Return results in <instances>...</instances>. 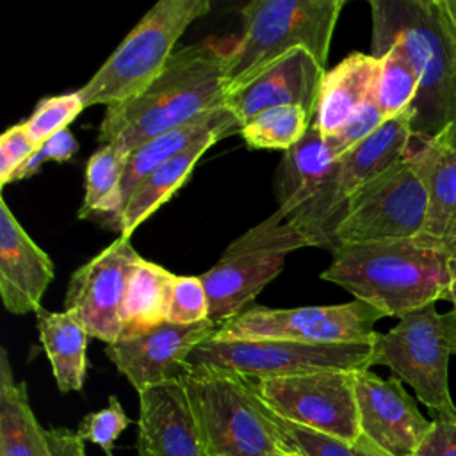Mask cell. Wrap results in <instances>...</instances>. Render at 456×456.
<instances>
[{
  "label": "cell",
  "instance_id": "cell-26",
  "mask_svg": "<svg viewBox=\"0 0 456 456\" xmlns=\"http://www.w3.org/2000/svg\"><path fill=\"white\" fill-rule=\"evenodd\" d=\"M175 274L142 256L134 265L121 308V337L128 338L167 322V296Z\"/></svg>",
  "mask_w": 456,
  "mask_h": 456
},
{
  "label": "cell",
  "instance_id": "cell-27",
  "mask_svg": "<svg viewBox=\"0 0 456 456\" xmlns=\"http://www.w3.org/2000/svg\"><path fill=\"white\" fill-rule=\"evenodd\" d=\"M126 151L102 144L87 160L86 192L78 210L80 219H93L110 230L119 223V189L128 162Z\"/></svg>",
  "mask_w": 456,
  "mask_h": 456
},
{
  "label": "cell",
  "instance_id": "cell-28",
  "mask_svg": "<svg viewBox=\"0 0 456 456\" xmlns=\"http://www.w3.org/2000/svg\"><path fill=\"white\" fill-rule=\"evenodd\" d=\"M378 75L372 89V102L390 119L411 109L419 94V77L401 46L392 45L378 57Z\"/></svg>",
  "mask_w": 456,
  "mask_h": 456
},
{
  "label": "cell",
  "instance_id": "cell-30",
  "mask_svg": "<svg viewBox=\"0 0 456 456\" xmlns=\"http://www.w3.org/2000/svg\"><path fill=\"white\" fill-rule=\"evenodd\" d=\"M78 91L46 96L43 98L34 112L21 123L30 141L39 146L57 132L68 128V125L84 110Z\"/></svg>",
  "mask_w": 456,
  "mask_h": 456
},
{
  "label": "cell",
  "instance_id": "cell-1",
  "mask_svg": "<svg viewBox=\"0 0 456 456\" xmlns=\"http://www.w3.org/2000/svg\"><path fill=\"white\" fill-rule=\"evenodd\" d=\"M321 278L403 319L449 296L456 280V246L419 233L411 239L340 246Z\"/></svg>",
  "mask_w": 456,
  "mask_h": 456
},
{
  "label": "cell",
  "instance_id": "cell-37",
  "mask_svg": "<svg viewBox=\"0 0 456 456\" xmlns=\"http://www.w3.org/2000/svg\"><path fill=\"white\" fill-rule=\"evenodd\" d=\"M413 456H456V420L433 419Z\"/></svg>",
  "mask_w": 456,
  "mask_h": 456
},
{
  "label": "cell",
  "instance_id": "cell-39",
  "mask_svg": "<svg viewBox=\"0 0 456 456\" xmlns=\"http://www.w3.org/2000/svg\"><path fill=\"white\" fill-rule=\"evenodd\" d=\"M48 440L52 445V451L55 456H69L66 440H64V429H50L48 431Z\"/></svg>",
  "mask_w": 456,
  "mask_h": 456
},
{
  "label": "cell",
  "instance_id": "cell-19",
  "mask_svg": "<svg viewBox=\"0 0 456 456\" xmlns=\"http://www.w3.org/2000/svg\"><path fill=\"white\" fill-rule=\"evenodd\" d=\"M53 262L14 217L0 196V296L7 312H37L50 281Z\"/></svg>",
  "mask_w": 456,
  "mask_h": 456
},
{
  "label": "cell",
  "instance_id": "cell-24",
  "mask_svg": "<svg viewBox=\"0 0 456 456\" xmlns=\"http://www.w3.org/2000/svg\"><path fill=\"white\" fill-rule=\"evenodd\" d=\"M0 456H55L48 431L37 422L25 381H16L5 347H0Z\"/></svg>",
  "mask_w": 456,
  "mask_h": 456
},
{
  "label": "cell",
  "instance_id": "cell-35",
  "mask_svg": "<svg viewBox=\"0 0 456 456\" xmlns=\"http://www.w3.org/2000/svg\"><path fill=\"white\" fill-rule=\"evenodd\" d=\"M77 150H78V142L68 128L57 132L55 135H52L50 139H46L43 144L37 146V150L32 153V157L12 175L11 183L30 178L48 160H53V162L71 160L73 155L77 153Z\"/></svg>",
  "mask_w": 456,
  "mask_h": 456
},
{
  "label": "cell",
  "instance_id": "cell-18",
  "mask_svg": "<svg viewBox=\"0 0 456 456\" xmlns=\"http://www.w3.org/2000/svg\"><path fill=\"white\" fill-rule=\"evenodd\" d=\"M137 394V456H208L182 379Z\"/></svg>",
  "mask_w": 456,
  "mask_h": 456
},
{
  "label": "cell",
  "instance_id": "cell-23",
  "mask_svg": "<svg viewBox=\"0 0 456 456\" xmlns=\"http://www.w3.org/2000/svg\"><path fill=\"white\" fill-rule=\"evenodd\" d=\"M230 134L226 132H216L210 134L175 157L167 159L160 166H157L148 176H144L137 187L132 191L123 214L119 217L118 232L121 237H128L134 233V230L146 221L160 205H164L191 176L196 162L203 157V153L214 146L219 139L226 137Z\"/></svg>",
  "mask_w": 456,
  "mask_h": 456
},
{
  "label": "cell",
  "instance_id": "cell-3",
  "mask_svg": "<svg viewBox=\"0 0 456 456\" xmlns=\"http://www.w3.org/2000/svg\"><path fill=\"white\" fill-rule=\"evenodd\" d=\"M370 55L397 45L419 77L411 135L436 137L456 109V28L445 0H370Z\"/></svg>",
  "mask_w": 456,
  "mask_h": 456
},
{
  "label": "cell",
  "instance_id": "cell-43",
  "mask_svg": "<svg viewBox=\"0 0 456 456\" xmlns=\"http://www.w3.org/2000/svg\"><path fill=\"white\" fill-rule=\"evenodd\" d=\"M447 301H451V303H452V308L456 310V280H454V283H452V287H451V290H449Z\"/></svg>",
  "mask_w": 456,
  "mask_h": 456
},
{
  "label": "cell",
  "instance_id": "cell-2",
  "mask_svg": "<svg viewBox=\"0 0 456 456\" xmlns=\"http://www.w3.org/2000/svg\"><path fill=\"white\" fill-rule=\"evenodd\" d=\"M230 48L208 37L175 52L142 93L105 109L98 141L130 153L148 139L221 107L228 93Z\"/></svg>",
  "mask_w": 456,
  "mask_h": 456
},
{
  "label": "cell",
  "instance_id": "cell-21",
  "mask_svg": "<svg viewBox=\"0 0 456 456\" xmlns=\"http://www.w3.org/2000/svg\"><path fill=\"white\" fill-rule=\"evenodd\" d=\"M338 159L330 139L312 125L294 146L283 151L276 167L273 180L276 210L287 219L306 205L330 176Z\"/></svg>",
  "mask_w": 456,
  "mask_h": 456
},
{
  "label": "cell",
  "instance_id": "cell-12",
  "mask_svg": "<svg viewBox=\"0 0 456 456\" xmlns=\"http://www.w3.org/2000/svg\"><path fill=\"white\" fill-rule=\"evenodd\" d=\"M385 315L365 301L269 308L251 306L219 324L217 340H292L303 344H370Z\"/></svg>",
  "mask_w": 456,
  "mask_h": 456
},
{
  "label": "cell",
  "instance_id": "cell-25",
  "mask_svg": "<svg viewBox=\"0 0 456 456\" xmlns=\"http://www.w3.org/2000/svg\"><path fill=\"white\" fill-rule=\"evenodd\" d=\"M36 317L39 340L50 360L57 388L64 394L82 390L87 374V331L66 312L39 308Z\"/></svg>",
  "mask_w": 456,
  "mask_h": 456
},
{
  "label": "cell",
  "instance_id": "cell-36",
  "mask_svg": "<svg viewBox=\"0 0 456 456\" xmlns=\"http://www.w3.org/2000/svg\"><path fill=\"white\" fill-rule=\"evenodd\" d=\"M37 146L30 141L21 123L9 126L0 137V185L11 183L12 175L32 157Z\"/></svg>",
  "mask_w": 456,
  "mask_h": 456
},
{
  "label": "cell",
  "instance_id": "cell-22",
  "mask_svg": "<svg viewBox=\"0 0 456 456\" xmlns=\"http://www.w3.org/2000/svg\"><path fill=\"white\" fill-rule=\"evenodd\" d=\"M378 64V57L353 52L337 66L326 69L314 119V126L324 137L340 132L358 107L372 98Z\"/></svg>",
  "mask_w": 456,
  "mask_h": 456
},
{
  "label": "cell",
  "instance_id": "cell-32",
  "mask_svg": "<svg viewBox=\"0 0 456 456\" xmlns=\"http://www.w3.org/2000/svg\"><path fill=\"white\" fill-rule=\"evenodd\" d=\"M130 422L132 420L125 413L119 399L116 395H110L105 408L87 413L80 420L77 435L82 442H91L98 445L105 452V456H114V444Z\"/></svg>",
  "mask_w": 456,
  "mask_h": 456
},
{
  "label": "cell",
  "instance_id": "cell-44",
  "mask_svg": "<svg viewBox=\"0 0 456 456\" xmlns=\"http://www.w3.org/2000/svg\"><path fill=\"white\" fill-rule=\"evenodd\" d=\"M285 456H296V454H285Z\"/></svg>",
  "mask_w": 456,
  "mask_h": 456
},
{
  "label": "cell",
  "instance_id": "cell-31",
  "mask_svg": "<svg viewBox=\"0 0 456 456\" xmlns=\"http://www.w3.org/2000/svg\"><path fill=\"white\" fill-rule=\"evenodd\" d=\"M208 319V297L201 276H176L169 285L167 322L196 324Z\"/></svg>",
  "mask_w": 456,
  "mask_h": 456
},
{
  "label": "cell",
  "instance_id": "cell-33",
  "mask_svg": "<svg viewBox=\"0 0 456 456\" xmlns=\"http://www.w3.org/2000/svg\"><path fill=\"white\" fill-rule=\"evenodd\" d=\"M278 426L289 447V454L296 456H356L353 444L337 436L289 422L278 417Z\"/></svg>",
  "mask_w": 456,
  "mask_h": 456
},
{
  "label": "cell",
  "instance_id": "cell-8",
  "mask_svg": "<svg viewBox=\"0 0 456 456\" xmlns=\"http://www.w3.org/2000/svg\"><path fill=\"white\" fill-rule=\"evenodd\" d=\"M411 141V109L387 119L360 144L344 153L315 196L287 221L317 248L335 251V230L349 200L367 183L399 162Z\"/></svg>",
  "mask_w": 456,
  "mask_h": 456
},
{
  "label": "cell",
  "instance_id": "cell-9",
  "mask_svg": "<svg viewBox=\"0 0 456 456\" xmlns=\"http://www.w3.org/2000/svg\"><path fill=\"white\" fill-rule=\"evenodd\" d=\"M314 246L281 212H274L240 237L201 274L208 297V319L223 324L242 308L283 269L289 253Z\"/></svg>",
  "mask_w": 456,
  "mask_h": 456
},
{
  "label": "cell",
  "instance_id": "cell-13",
  "mask_svg": "<svg viewBox=\"0 0 456 456\" xmlns=\"http://www.w3.org/2000/svg\"><path fill=\"white\" fill-rule=\"evenodd\" d=\"M354 374L319 370L260 379L255 385L278 417L354 444L362 436Z\"/></svg>",
  "mask_w": 456,
  "mask_h": 456
},
{
  "label": "cell",
  "instance_id": "cell-34",
  "mask_svg": "<svg viewBox=\"0 0 456 456\" xmlns=\"http://www.w3.org/2000/svg\"><path fill=\"white\" fill-rule=\"evenodd\" d=\"M385 116L379 112L372 98H369L363 105L358 107V110L346 121V125L337 132L335 135L328 137L338 157L347 153L351 148L360 144L363 139H367L372 132H376L383 123Z\"/></svg>",
  "mask_w": 456,
  "mask_h": 456
},
{
  "label": "cell",
  "instance_id": "cell-15",
  "mask_svg": "<svg viewBox=\"0 0 456 456\" xmlns=\"http://www.w3.org/2000/svg\"><path fill=\"white\" fill-rule=\"evenodd\" d=\"M217 324L210 319L196 324L164 322L135 337L105 344L107 358L130 385L141 392L148 387L182 379L192 349L210 338Z\"/></svg>",
  "mask_w": 456,
  "mask_h": 456
},
{
  "label": "cell",
  "instance_id": "cell-42",
  "mask_svg": "<svg viewBox=\"0 0 456 456\" xmlns=\"http://www.w3.org/2000/svg\"><path fill=\"white\" fill-rule=\"evenodd\" d=\"M447 2V9H449V14L452 18V23H454V28H456V0H445Z\"/></svg>",
  "mask_w": 456,
  "mask_h": 456
},
{
  "label": "cell",
  "instance_id": "cell-14",
  "mask_svg": "<svg viewBox=\"0 0 456 456\" xmlns=\"http://www.w3.org/2000/svg\"><path fill=\"white\" fill-rule=\"evenodd\" d=\"M139 258L130 239L119 235L71 274L64 312L75 317L89 337L105 344L119 340L126 283Z\"/></svg>",
  "mask_w": 456,
  "mask_h": 456
},
{
  "label": "cell",
  "instance_id": "cell-10",
  "mask_svg": "<svg viewBox=\"0 0 456 456\" xmlns=\"http://www.w3.org/2000/svg\"><path fill=\"white\" fill-rule=\"evenodd\" d=\"M370 344H303L292 340H217L198 344L191 367H216L253 381L319 370L360 372L372 367Z\"/></svg>",
  "mask_w": 456,
  "mask_h": 456
},
{
  "label": "cell",
  "instance_id": "cell-29",
  "mask_svg": "<svg viewBox=\"0 0 456 456\" xmlns=\"http://www.w3.org/2000/svg\"><path fill=\"white\" fill-rule=\"evenodd\" d=\"M314 125L310 114L299 105H280L255 116L240 128V135L249 148L289 150Z\"/></svg>",
  "mask_w": 456,
  "mask_h": 456
},
{
  "label": "cell",
  "instance_id": "cell-16",
  "mask_svg": "<svg viewBox=\"0 0 456 456\" xmlns=\"http://www.w3.org/2000/svg\"><path fill=\"white\" fill-rule=\"evenodd\" d=\"M360 431L392 456H413L431 420L397 378L383 379L370 369L354 374Z\"/></svg>",
  "mask_w": 456,
  "mask_h": 456
},
{
  "label": "cell",
  "instance_id": "cell-6",
  "mask_svg": "<svg viewBox=\"0 0 456 456\" xmlns=\"http://www.w3.org/2000/svg\"><path fill=\"white\" fill-rule=\"evenodd\" d=\"M210 7L208 0H159L78 89L84 107H110L142 93L162 73L187 27Z\"/></svg>",
  "mask_w": 456,
  "mask_h": 456
},
{
  "label": "cell",
  "instance_id": "cell-41",
  "mask_svg": "<svg viewBox=\"0 0 456 456\" xmlns=\"http://www.w3.org/2000/svg\"><path fill=\"white\" fill-rule=\"evenodd\" d=\"M442 135H444L445 141L456 150V109H454V114H452L451 123L445 126V130L442 132Z\"/></svg>",
  "mask_w": 456,
  "mask_h": 456
},
{
  "label": "cell",
  "instance_id": "cell-5",
  "mask_svg": "<svg viewBox=\"0 0 456 456\" xmlns=\"http://www.w3.org/2000/svg\"><path fill=\"white\" fill-rule=\"evenodd\" d=\"M344 0H251L240 7L242 34L228 55V93L285 53L305 48L322 68ZM328 69V68H326Z\"/></svg>",
  "mask_w": 456,
  "mask_h": 456
},
{
  "label": "cell",
  "instance_id": "cell-4",
  "mask_svg": "<svg viewBox=\"0 0 456 456\" xmlns=\"http://www.w3.org/2000/svg\"><path fill=\"white\" fill-rule=\"evenodd\" d=\"M182 383L196 413L208 456H285L278 415L253 379L216 367H191Z\"/></svg>",
  "mask_w": 456,
  "mask_h": 456
},
{
  "label": "cell",
  "instance_id": "cell-20",
  "mask_svg": "<svg viewBox=\"0 0 456 456\" xmlns=\"http://www.w3.org/2000/svg\"><path fill=\"white\" fill-rule=\"evenodd\" d=\"M406 153L415 162L428 192L422 233L456 246V150L442 134L411 135Z\"/></svg>",
  "mask_w": 456,
  "mask_h": 456
},
{
  "label": "cell",
  "instance_id": "cell-11",
  "mask_svg": "<svg viewBox=\"0 0 456 456\" xmlns=\"http://www.w3.org/2000/svg\"><path fill=\"white\" fill-rule=\"evenodd\" d=\"M426 210L424 180L406 153L349 200L335 230V249L417 237L424 228Z\"/></svg>",
  "mask_w": 456,
  "mask_h": 456
},
{
  "label": "cell",
  "instance_id": "cell-7",
  "mask_svg": "<svg viewBox=\"0 0 456 456\" xmlns=\"http://www.w3.org/2000/svg\"><path fill=\"white\" fill-rule=\"evenodd\" d=\"M456 354V310L440 314L436 303L410 312L387 333L372 340V365L413 388L433 419L456 420L449 390V358Z\"/></svg>",
  "mask_w": 456,
  "mask_h": 456
},
{
  "label": "cell",
  "instance_id": "cell-17",
  "mask_svg": "<svg viewBox=\"0 0 456 456\" xmlns=\"http://www.w3.org/2000/svg\"><path fill=\"white\" fill-rule=\"evenodd\" d=\"M324 73L326 68L310 52L296 48L271 62L246 86L226 94L223 105L240 128L260 112L280 105H299L315 119Z\"/></svg>",
  "mask_w": 456,
  "mask_h": 456
},
{
  "label": "cell",
  "instance_id": "cell-40",
  "mask_svg": "<svg viewBox=\"0 0 456 456\" xmlns=\"http://www.w3.org/2000/svg\"><path fill=\"white\" fill-rule=\"evenodd\" d=\"M64 440H66L69 456H86V452H84V442L78 438L77 431L71 433V431L64 429Z\"/></svg>",
  "mask_w": 456,
  "mask_h": 456
},
{
  "label": "cell",
  "instance_id": "cell-38",
  "mask_svg": "<svg viewBox=\"0 0 456 456\" xmlns=\"http://www.w3.org/2000/svg\"><path fill=\"white\" fill-rule=\"evenodd\" d=\"M354 454L356 456H392L388 452H385L383 449H379L376 444H372L369 438H365L363 435L353 444Z\"/></svg>",
  "mask_w": 456,
  "mask_h": 456
}]
</instances>
